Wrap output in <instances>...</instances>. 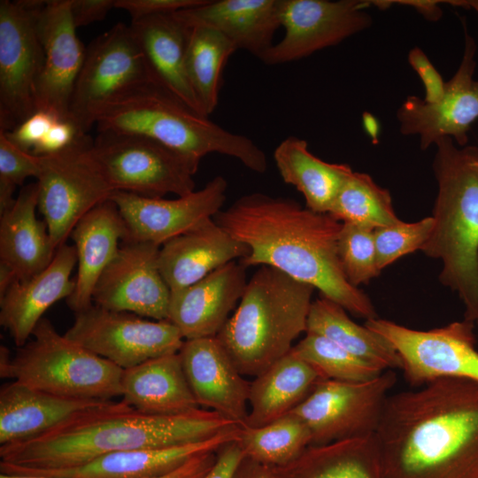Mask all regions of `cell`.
Here are the masks:
<instances>
[{"label": "cell", "instance_id": "d4e9b609", "mask_svg": "<svg viewBox=\"0 0 478 478\" xmlns=\"http://www.w3.org/2000/svg\"><path fill=\"white\" fill-rule=\"evenodd\" d=\"M173 15L189 27L212 28L260 60L281 27L279 0H205Z\"/></svg>", "mask_w": 478, "mask_h": 478}, {"label": "cell", "instance_id": "f6af8a7d", "mask_svg": "<svg viewBox=\"0 0 478 478\" xmlns=\"http://www.w3.org/2000/svg\"><path fill=\"white\" fill-rule=\"evenodd\" d=\"M80 134L74 124L69 120L58 119L50 127L32 153L36 156L58 152L71 145Z\"/></svg>", "mask_w": 478, "mask_h": 478}, {"label": "cell", "instance_id": "5b68a950", "mask_svg": "<svg viewBox=\"0 0 478 478\" xmlns=\"http://www.w3.org/2000/svg\"><path fill=\"white\" fill-rule=\"evenodd\" d=\"M433 170L437 196L434 227L422 248L442 261L440 281L458 293L464 320L478 321V147H458L453 139L436 142Z\"/></svg>", "mask_w": 478, "mask_h": 478}, {"label": "cell", "instance_id": "603a6c76", "mask_svg": "<svg viewBox=\"0 0 478 478\" xmlns=\"http://www.w3.org/2000/svg\"><path fill=\"white\" fill-rule=\"evenodd\" d=\"M77 265L73 245L63 244L50 264L26 280H15L0 295V324L17 347L23 346L56 302L68 298L75 286L72 273Z\"/></svg>", "mask_w": 478, "mask_h": 478}, {"label": "cell", "instance_id": "816d5d0a", "mask_svg": "<svg viewBox=\"0 0 478 478\" xmlns=\"http://www.w3.org/2000/svg\"><path fill=\"white\" fill-rule=\"evenodd\" d=\"M363 127L368 136L374 140L378 139L380 125L376 118L369 112H364L362 115Z\"/></svg>", "mask_w": 478, "mask_h": 478}, {"label": "cell", "instance_id": "30bf717a", "mask_svg": "<svg viewBox=\"0 0 478 478\" xmlns=\"http://www.w3.org/2000/svg\"><path fill=\"white\" fill-rule=\"evenodd\" d=\"M396 382L394 370L366 382L320 379L291 413L307 426L311 445L373 436Z\"/></svg>", "mask_w": 478, "mask_h": 478}, {"label": "cell", "instance_id": "83f0119b", "mask_svg": "<svg viewBox=\"0 0 478 478\" xmlns=\"http://www.w3.org/2000/svg\"><path fill=\"white\" fill-rule=\"evenodd\" d=\"M129 27L150 76L204 116L186 73V52L191 28L173 13L131 20Z\"/></svg>", "mask_w": 478, "mask_h": 478}, {"label": "cell", "instance_id": "b9f144b4", "mask_svg": "<svg viewBox=\"0 0 478 478\" xmlns=\"http://www.w3.org/2000/svg\"><path fill=\"white\" fill-rule=\"evenodd\" d=\"M58 119L50 112L35 111L15 128L4 133L13 143L32 152Z\"/></svg>", "mask_w": 478, "mask_h": 478}, {"label": "cell", "instance_id": "60d3db41", "mask_svg": "<svg viewBox=\"0 0 478 478\" xmlns=\"http://www.w3.org/2000/svg\"><path fill=\"white\" fill-rule=\"evenodd\" d=\"M40 171V157L13 143L0 130V212L14 203L17 186L29 177L36 178Z\"/></svg>", "mask_w": 478, "mask_h": 478}, {"label": "cell", "instance_id": "ac0fdd59", "mask_svg": "<svg viewBox=\"0 0 478 478\" xmlns=\"http://www.w3.org/2000/svg\"><path fill=\"white\" fill-rule=\"evenodd\" d=\"M227 182L220 175L198 190L175 199L145 197L113 191L110 199L118 207L128 231L127 241L146 242L161 246L213 219L227 197Z\"/></svg>", "mask_w": 478, "mask_h": 478}, {"label": "cell", "instance_id": "11a10c76", "mask_svg": "<svg viewBox=\"0 0 478 478\" xmlns=\"http://www.w3.org/2000/svg\"><path fill=\"white\" fill-rule=\"evenodd\" d=\"M476 323L478 324V321Z\"/></svg>", "mask_w": 478, "mask_h": 478}, {"label": "cell", "instance_id": "44dd1931", "mask_svg": "<svg viewBox=\"0 0 478 478\" xmlns=\"http://www.w3.org/2000/svg\"><path fill=\"white\" fill-rule=\"evenodd\" d=\"M236 426L208 439L187 444L122 451L97 457L82 465L62 469H30L0 462L2 474H40L58 478H146L166 474L194 456L216 451L239 439Z\"/></svg>", "mask_w": 478, "mask_h": 478}, {"label": "cell", "instance_id": "db71d44e", "mask_svg": "<svg viewBox=\"0 0 478 478\" xmlns=\"http://www.w3.org/2000/svg\"><path fill=\"white\" fill-rule=\"evenodd\" d=\"M0 478H58L40 474H2Z\"/></svg>", "mask_w": 478, "mask_h": 478}, {"label": "cell", "instance_id": "4316f807", "mask_svg": "<svg viewBox=\"0 0 478 478\" xmlns=\"http://www.w3.org/2000/svg\"><path fill=\"white\" fill-rule=\"evenodd\" d=\"M36 181L23 187L13 204L0 212V267L16 280H26L45 269L57 252L47 225L36 217Z\"/></svg>", "mask_w": 478, "mask_h": 478}, {"label": "cell", "instance_id": "e575fe53", "mask_svg": "<svg viewBox=\"0 0 478 478\" xmlns=\"http://www.w3.org/2000/svg\"><path fill=\"white\" fill-rule=\"evenodd\" d=\"M186 73L204 116L219 103L221 76L229 57L237 50L220 33L204 27H190Z\"/></svg>", "mask_w": 478, "mask_h": 478}, {"label": "cell", "instance_id": "f1b7e54d", "mask_svg": "<svg viewBox=\"0 0 478 478\" xmlns=\"http://www.w3.org/2000/svg\"><path fill=\"white\" fill-rule=\"evenodd\" d=\"M105 401L59 397L14 381L6 383L0 389V445L38 436Z\"/></svg>", "mask_w": 478, "mask_h": 478}, {"label": "cell", "instance_id": "9a60e30c", "mask_svg": "<svg viewBox=\"0 0 478 478\" xmlns=\"http://www.w3.org/2000/svg\"><path fill=\"white\" fill-rule=\"evenodd\" d=\"M372 1L279 0L282 39L261 61L279 65L335 46L367 28L372 19L365 11Z\"/></svg>", "mask_w": 478, "mask_h": 478}, {"label": "cell", "instance_id": "74e56055", "mask_svg": "<svg viewBox=\"0 0 478 478\" xmlns=\"http://www.w3.org/2000/svg\"><path fill=\"white\" fill-rule=\"evenodd\" d=\"M290 351L313 367L322 379L366 382L384 372L333 341L314 333L306 332L305 337L294 344Z\"/></svg>", "mask_w": 478, "mask_h": 478}, {"label": "cell", "instance_id": "d590c367", "mask_svg": "<svg viewBox=\"0 0 478 478\" xmlns=\"http://www.w3.org/2000/svg\"><path fill=\"white\" fill-rule=\"evenodd\" d=\"M311 442L307 426L291 412L261 427L242 428L238 439L245 457L272 467L289 463Z\"/></svg>", "mask_w": 478, "mask_h": 478}, {"label": "cell", "instance_id": "3957f363", "mask_svg": "<svg viewBox=\"0 0 478 478\" xmlns=\"http://www.w3.org/2000/svg\"><path fill=\"white\" fill-rule=\"evenodd\" d=\"M236 426L210 410L151 415L107 400L38 436L0 445V458L24 468H69L112 452L203 441Z\"/></svg>", "mask_w": 478, "mask_h": 478}, {"label": "cell", "instance_id": "ab89813d", "mask_svg": "<svg viewBox=\"0 0 478 478\" xmlns=\"http://www.w3.org/2000/svg\"><path fill=\"white\" fill-rule=\"evenodd\" d=\"M434 227L433 217L416 222H404L377 227L374 230L379 269L397 260L402 256L422 250Z\"/></svg>", "mask_w": 478, "mask_h": 478}, {"label": "cell", "instance_id": "7a4b0ae2", "mask_svg": "<svg viewBox=\"0 0 478 478\" xmlns=\"http://www.w3.org/2000/svg\"><path fill=\"white\" fill-rule=\"evenodd\" d=\"M249 254L240 260L274 267L311 285L346 311L376 318L369 297L346 279L337 252L342 222L329 213L304 208L290 198L263 193L244 195L213 218Z\"/></svg>", "mask_w": 478, "mask_h": 478}, {"label": "cell", "instance_id": "1f68e13d", "mask_svg": "<svg viewBox=\"0 0 478 478\" xmlns=\"http://www.w3.org/2000/svg\"><path fill=\"white\" fill-rule=\"evenodd\" d=\"M273 470L275 478H383L374 436L310 445Z\"/></svg>", "mask_w": 478, "mask_h": 478}, {"label": "cell", "instance_id": "ffe728a7", "mask_svg": "<svg viewBox=\"0 0 478 478\" xmlns=\"http://www.w3.org/2000/svg\"><path fill=\"white\" fill-rule=\"evenodd\" d=\"M179 355L199 406L244 428L251 382L239 372L217 336L184 340Z\"/></svg>", "mask_w": 478, "mask_h": 478}, {"label": "cell", "instance_id": "7dc6e473", "mask_svg": "<svg viewBox=\"0 0 478 478\" xmlns=\"http://www.w3.org/2000/svg\"><path fill=\"white\" fill-rule=\"evenodd\" d=\"M244 457L238 440L224 444L216 451L215 463L203 478H233Z\"/></svg>", "mask_w": 478, "mask_h": 478}, {"label": "cell", "instance_id": "7c38bea8", "mask_svg": "<svg viewBox=\"0 0 478 478\" xmlns=\"http://www.w3.org/2000/svg\"><path fill=\"white\" fill-rule=\"evenodd\" d=\"M41 1L0 2V130L9 132L35 111L44 54L36 27Z\"/></svg>", "mask_w": 478, "mask_h": 478}, {"label": "cell", "instance_id": "681fc988", "mask_svg": "<svg viewBox=\"0 0 478 478\" xmlns=\"http://www.w3.org/2000/svg\"><path fill=\"white\" fill-rule=\"evenodd\" d=\"M233 478H275L272 466L244 457Z\"/></svg>", "mask_w": 478, "mask_h": 478}, {"label": "cell", "instance_id": "f5cc1de1", "mask_svg": "<svg viewBox=\"0 0 478 478\" xmlns=\"http://www.w3.org/2000/svg\"><path fill=\"white\" fill-rule=\"evenodd\" d=\"M445 2L454 6L473 9L478 14V0H453Z\"/></svg>", "mask_w": 478, "mask_h": 478}, {"label": "cell", "instance_id": "e0dca14e", "mask_svg": "<svg viewBox=\"0 0 478 478\" xmlns=\"http://www.w3.org/2000/svg\"><path fill=\"white\" fill-rule=\"evenodd\" d=\"M159 249L151 243L122 242L94 288L95 305L154 320H167L171 289L159 270Z\"/></svg>", "mask_w": 478, "mask_h": 478}, {"label": "cell", "instance_id": "f35d334b", "mask_svg": "<svg viewBox=\"0 0 478 478\" xmlns=\"http://www.w3.org/2000/svg\"><path fill=\"white\" fill-rule=\"evenodd\" d=\"M373 228L343 223L337 252L343 274L354 287L367 283L379 275Z\"/></svg>", "mask_w": 478, "mask_h": 478}, {"label": "cell", "instance_id": "f546056e", "mask_svg": "<svg viewBox=\"0 0 478 478\" xmlns=\"http://www.w3.org/2000/svg\"><path fill=\"white\" fill-rule=\"evenodd\" d=\"M121 396L123 402L146 414L177 415L200 409L179 352L123 369Z\"/></svg>", "mask_w": 478, "mask_h": 478}, {"label": "cell", "instance_id": "4dcf8cb0", "mask_svg": "<svg viewBox=\"0 0 478 478\" xmlns=\"http://www.w3.org/2000/svg\"><path fill=\"white\" fill-rule=\"evenodd\" d=\"M322 379L291 351L254 377L245 428H258L291 412Z\"/></svg>", "mask_w": 478, "mask_h": 478}, {"label": "cell", "instance_id": "bcb514c9", "mask_svg": "<svg viewBox=\"0 0 478 478\" xmlns=\"http://www.w3.org/2000/svg\"><path fill=\"white\" fill-rule=\"evenodd\" d=\"M114 8V0H70V12L76 28L103 20Z\"/></svg>", "mask_w": 478, "mask_h": 478}, {"label": "cell", "instance_id": "2e32d148", "mask_svg": "<svg viewBox=\"0 0 478 478\" xmlns=\"http://www.w3.org/2000/svg\"><path fill=\"white\" fill-rule=\"evenodd\" d=\"M465 46L460 65L445 82L440 100L428 104L417 96H409L397 112L399 130L405 135H419L421 150L442 137H450L459 146L467 145L468 131L478 119L477 45L462 22Z\"/></svg>", "mask_w": 478, "mask_h": 478}, {"label": "cell", "instance_id": "4fadbf2b", "mask_svg": "<svg viewBox=\"0 0 478 478\" xmlns=\"http://www.w3.org/2000/svg\"><path fill=\"white\" fill-rule=\"evenodd\" d=\"M64 335L122 369L179 352L184 343L179 329L168 320H150L93 304L75 313Z\"/></svg>", "mask_w": 478, "mask_h": 478}, {"label": "cell", "instance_id": "d6a6232c", "mask_svg": "<svg viewBox=\"0 0 478 478\" xmlns=\"http://www.w3.org/2000/svg\"><path fill=\"white\" fill-rule=\"evenodd\" d=\"M274 159L284 182L301 192L306 207L315 212L328 213L348 175L346 164L321 160L308 149L305 140L289 136L274 151Z\"/></svg>", "mask_w": 478, "mask_h": 478}, {"label": "cell", "instance_id": "8992f818", "mask_svg": "<svg viewBox=\"0 0 478 478\" xmlns=\"http://www.w3.org/2000/svg\"><path fill=\"white\" fill-rule=\"evenodd\" d=\"M313 290L271 266L254 273L217 335L243 376L256 377L290 352L306 332Z\"/></svg>", "mask_w": 478, "mask_h": 478}, {"label": "cell", "instance_id": "8fae6325", "mask_svg": "<svg viewBox=\"0 0 478 478\" xmlns=\"http://www.w3.org/2000/svg\"><path fill=\"white\" fill-rule=\"evenodd\" d=\"M364 325L393 346L404 377L413 388L445 378L478 381V351L472 321L463 320L438 328L417 330L376 317Z\"/></svg>", "mask_w": 478, "mask_h": 478}, {"label": "cell", "instance_id": "5bb4252c", "mask_svg": "<svg viewBox=\"0 0 478 478\" xmlns=\"http://www.w3.org/2000/svg\"><path fill=\"white\" fill-rule=\"evenodd\" d=\"M149 78L150 73L129 25H114L86 48L68 120L80 134L87 135L102 107L122 91Z\"/></svg>", "mask_w": 478, "mask_h": 478}, {"label": "cell", "instance_id": "52a82bcc", "mask_svg": "<svg viewBox=\"0 0 478 478\" xmlns=\"http://www.w3.org/2000/svg\"><path fill=\"white\" fill-rule=\"evenodd\" d=\"M13 356L0 348V376L59 397L111 400L121 396L123 369L60 335L42 318Z\"/></svg>", "mask_w": 478, "mask_h": 478}, {"label": "cell", "instance_id": "cb8c5ba5", "mask_svg": "<svg viewBox=\"0 0 478 478\" xmlns=\"http://www.w3.org/2000/svg\"><path fill=\"white\" fill-rule=\"evenodd\" d=\"M249 248L214 219L175 236L160 246L158 266L171 291L192 285L216 269L243 259Z\"/></svg>", "mask_w": 478, "mask_h": 478}, {"label": "cell", "instance_id": "7bdbcfd3", "mask_svg": "<svg viewBox=\"0 0 478 478\" xmlns=\"http://www.w3.org/2000/svg\"><path fill=\"white\" fill-rule=\"evenodd\" d=\"M205 0H114V8L127 12L131 20L173 13L203 4Z\"/></svg>", "mask_w": 478, "mask_h": 478}, {"label": "cell", "instance_id": "9c48e42d", "mask_svg": "<svg viewBox=\"0 0 478 478\" xmlns=\"http://www.w3.org/2000/svg\"><path fill=\"white\" fill-rule=\"evenodd\" d=\"M88 135L54 153L39 156L38 210L58 250L76 224L113 190L93 160Z\"/></svg>", "mask_w": 478, "mask_h": 478}, {"label": "cell", "instance_id": "ba28073f", "mask_svg": "<svg viewBox=\"0 0 478 478\" xmlns=\"http://www.w3.org/2000/svg\"><path fill=\"white\" fill-rule=\"evenodd\" d=\"M89 153L113 191L145 197L196 190L200 159L135 135L98 132Z\"/></svg>", "mask_w": 478, "mask_h": 478}, {"label": "cell", "instance_id": "277c9868", "mask_svg": "<svg viewBox=\"0 0 478 478\" xmlns=\"http://www.w3.org/2000/svg\"><path fill=\"white\" fill-rule=\"evenodd\" d=\"M98 132L144 136L201 160L210 153L235 158L250 170L267 169L265 152L249 137L203 116L152 77L120 93L96 114Z\"/></svg>", "mask_w": 478, "mask_h": 478}, {"label": "cell", "instance_id": "836d02e7", "mask_svg": "<svg viewBox=\"0 0 478 478\" xmlns=\"http://www.w3.org/2000/svg\"><path fill=\"white\" fill-rule=\"evenodd\" d=\"M306 332L325 336L383 371L401 368L397 352L384 337L354 322L343 307L324 297L312 303Z\"/></svg>", "mask_w": 478, "mask_h": 478}, {"label": "cell", "instance_id": "6da1fadb", "mask_svg": "<svg viewBox=\"0 0 478 478\" xmlns=\"http://www.w3.org/2000/svg\"><path fill=\"white\" fill-rule=\"evenodd\" d=\"M374 438L383 478H478V381L390 394Z\"/></svg>", "mask_w": 478, "mask_h": 478}, {"label": "cell", "instance_id": "f907efd6", "mask_svg": "<svg viewBox=\"0 0 478 478\" xmlns=\"http://www.w3.org/2000/svg\"><path fill=\"white\" fill-rule=\"evenodd\" d=\"M396 4L409 5L414 7L425 18L431 20L438 19L441 16V9L438 7L443 1H393Z\"/></svg>", "mask_w": 478, "mask_h": 478}, {"label": "cell", "instance_id": "484cf974", "mask_svg": "<svg viewBox=\"0 0 478 478\" xmlns=\"http://www.w3.org/2000/svg\"><path fill=\"white\" fill-rule=\"evenodd\" d=\"M70 237L77 254V274L66 303L76 313L92 305L94 288L121 243L127 240L128 231L118 207L108 199L88 212Z\"/></svg>", "mask_w": 478, "mask_h": 478}, {"label": "cell", "instance_id": "c3c4849f", "mask_svg": "<svg viewBox=\"0 0 478 478\" xmlns=\"http://www.w3.org/2000/svg\"><path fill=\"white\" fill-rule=\"evenodd\" d=\"M216 451L197 454L166 474L146 478H203L215 463Z\"/></svg>", "mask_w": 478, "mask_h": 478}, {"label": "cell", "instance_id": "d6986e66", "mask_svg": "<svg viewBox=\"0 0 478 478\" xmlns=\"http://www.w3.org/2000/svg\"><path fill=\"white\" fill-rule=\"evenodd\" d=\"M36 27L44 62L35 89V109L68 120L73 89L86 48L76 34L70 0L41 1Z\"/></svg>", "mask_w": 478, "mask_h": 478}, {"label": "cell", "instance_id": "8d00e7d4", "mask_svg": "<svg viewBox=\"0 0 478 478\" xmlns=\"http://www.w3.org/2000/svg\"><path fill=\"white\" fill-rule=\"evenodd\" d=\"M342 223L375 229L400 221L386 189L367 173L351 172L343 183L328 212Z\"/></svg>", "mask_w": 478, "mask_h": 478}, {"label": "cell", "instance_id": "ee69618b", "mask_svg": "<svg viewBox=\"0 0 478 478\" xmlns=\"http://www.w3.org/2000/svg\"><path fill=\"white\" fill-rule=\"evenodd\" d=\"M408 62L424 85L423 100L428 104L440 100L444 93L445 82L426 53L420 48L414 47L408 53Z\"/></svg>", "mask_w": 478, "mask_h": 478}, {"label": "cell", "instance_id": "7402d4cb", "mask_svg": "<svg viewBox=\"0 0 478 478\" xmlns=\"http://www.w3.org/2000/svg\"><path fill=\"white\" fill-rule=\"evenodd\" d=\"M247 282L246 267L240 261L229 262L192 285L171 291L167 320L184 340L217 336Z\"/></svg>", "mask_w": 478, "mask_h": 478}]
</instances>
